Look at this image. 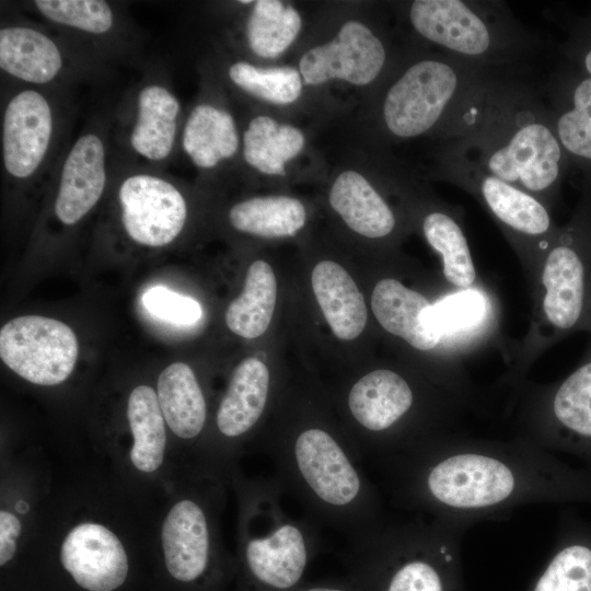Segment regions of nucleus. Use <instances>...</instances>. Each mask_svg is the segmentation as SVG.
I'll use <instances>...</instances> for the list:
<instances>
[{"label":"nucleus","mask_w":591,"mask_h":591,"mask_svg":"<svg viewBox=\"0 0 591 591\" xmlns=\"http://www.w3.org/2000/svg\"><path fill=\"white\" fill-rule=\"evenodd\" d=\"M345 402L354 427L349 439L362 461L373 463L450 432L460 413L472 404L439 384L421 387L389 368L356 380Z\"/></svg>","instance_id":"obj_4"},{"label":"nucleus","mask_w":591,"mask_h":591,"mask_svg":"<svg viewBox=\"0 0 591 591\" xmlns=\"http://www.w3.org/2000/svg\"><path fill=\"white\" fill-rule=\"evenodd\" d=\"M406 18L415 35L438 51L494 74L520 76L543 48L501 1L415 0Z\"/></svg>","instance_id":"obj_8"},{"label":"nucleus","mask_w":591,"mask_h":591,"mask_svg":"<svg viewBox=\"0 0 591 591\" xmlns=\"http://www.w3.org/2000/svg\"><path fill=\"white\" fill-rule=\"evenodd\" d=\"M432 175L466 192L488 212L514 251L530 287L560 229L551 208L442 147L437 152Z\"/></svg>","instance_id":"obj_11"},{"label":"nucleus","mask_w":591,"mask_h":591,"mask_svg":"<svg viewBox=\"0 0 591 591\" xmlns=\"http://www.w3.org/2000/svg\"><path fill=\"white\" fill-rule=\"evenodd\" d=\"M441 147L552 209L565 153L543 91L520 76H493Z\"/></svg>","instance_id":"obj_2"},{"label":"nucleus","mask_w":591,"mask_h":591,"mask_svg":"<svg viewBox=\"0 0 591 591\" xmlns=\"http://www.w3.org/2000/svg\"><path fill=\"white\" fill-rule=\"evenodd\" d=\"M302 28L300 12L279 0L253 1L244 22L248 50L260 58H277L297 39Z\"/></svg>","instance_id":"obj_33"},{"label":"nucleus","mask_w":591,"mask_h":591,"mask_svg":"<svg viewBox=\"0 0 591 591\" xmlns=\"http://www.w3.org/2000/svg\"><path fill=\"white\" fill-rule=\"evenodd\" d=\"M493 76L440 51L416 56L395 71L381 96V129L395 140H447Z\"/></svg>","instance_id":"obj_7"},{"label":"nucleus","mask_w":591,"mask_h":591,"mask_svg":"<svg viewBox=\"0 0 591 591\" xmlns=\"http://www.w3.org/2000/svg\"><path fill=\"white\" fill-rule=\"evenodd\" d=\"M529 288L531 322L501 379L514 393L545 350L571 334L591 332V205L559 229Z\"/></svg>","instance_id":"obj_5"},{"label":"nucleus","mask_w":591,"mask_h":591,"mask_svg":"<svg viewBox=\"0 0 591 591\" xmlns=\"http://www.w3.org/2000/svg\"><path fill=\"white\" fill-rule=\"evenodd\" d=\"M241 152V131L232 112L219 100L199 97L185 114L178 153L201 173L217 172Z\"/></svg>","instance_id":"obj_22"},{"label":"nucleus","mask_w":591,"mask_h":591,"mask_svg":"<svg viewBox=\"0 0 591 591\" xmlns=\"http://www.w3.org/2000/svg\"><path fill=\"white\" fill-rule=\"evenodd\" d=\"M312 289L334 335L357 338L364 329L368 311L362 293L350 275L333 260H321L311 275Z\"/></svg>","instance_id":"obj_27"},{"label":"nucleus","mask_w":591,"mask_h":591,"mask_svg":"<svg viewBox=\"0 0 591 591\" xmlns=\"http://www.w3.org/2000/svg\"><path fill=\"white\" fill-rule=\"evenodd\" d=\"M375 464L395 503L467 529L526 505L591 500V474L520 434L502 441L450 431Z\"/></svg>","instance_id":"obj_1"},{"label":"nucleus","mask_w":591,"mask_h":591,"mask_svg":"<svg viewBox=\"0 0 591 591\" xmlns=\"http://www.w3.org/2000/svg\"><path fill=\"white\" fill-rule=\"evenodd\" d=\"M142 302L151 314L174 324H194L201 317V308L196 300L163 286L150 288L143 294Z\"/></svg>","instance_id":"obj_37"},{"label":"nucleus","mask_w":591,"mask_h":591,"mask_svg":"<svg viewBox=\"0 0 591 591\" xmlns=\"http://www.w3.org/2000/svg\"><path fill=\"white\" fill-rule=\"evenodd\" d=\"M418 225L430 247L441 258L442 275L452 289L465 290L479 285L476 266L465 234L462 210L431 199L417 211Z\"/></svg>","instance_id":"obj_24"},{"label":"nucleus","mask_w":591,"mask_h":591,"mask_svg":"<svg viewBox=\"0 0 591 591\" xmlns=\"http://www.w3.org/2000/svg\"><path fill=\"white\" fill-rule=\"evenodd\" d=\"M526 591H591V540H560Z\"/></svg>","instance_id":"obj_36"},{"label":"nucleus","mask_w":591,"mask_h":591,"mask_svg":"<svg viewBox=\"0 0 591 591\" xmlns=\"http://www.w3.org/2000/svg\"><path fill=\"white\" fill-rule=\"evenodd\" d=\"M276 299L277 281L271 266L255 260L246 271L243 292L225 311L227 326L243 338L262 336L271 322Z\"/></svg>","instance_id":"obj_31"},{"label":"nucleus","mask_w":591,"mask_h":591,"mask_svg":"<svg viewBox=\"0 0 591 591\" xmlns=\"http://www.w3.org/2000/svg\"><path fill=\"white\" fill-rule=\"evenodd\" d=\"M22 524L11 512H0V566L3 568L11 563L16 552V538L20 536Z\"/></svg>","instance_id":"obj_38"},{"label":"nucleus","mask_w":591,"mask_h":591,"mask_svg":"<svg viewBox=\"0 0 591 591\" xmlns=\"http://www.w3.org/2000/svg\"><path fill=\"white\" fill-rule=\"evenodd\" d=\"M328 201L347 227L367 239L392 237L399 227L392 206L358 171L345 170L335 177Z\"/></svg>","instance_id":"obj_26"},{"label":"nucleus","mask_w":591,"mask_h":591,"mask_svg":"<svg viewBox=\"0 0 591 591\" xmlns=\"http://www.w3.org/2000/svg\"><path fill=\"white\" fill-rule=\"evenodd\" d=\"M518 422L523 436L547 451L591 460V339L578 367L563 380L522 385Z\"/></svg>","instance_id":"obj_13"},{"label":"nucleus","mask_w":591,"mask_h":591,"mask_svg":"<svg viewBox=\"0 0 591 591\" xmlns=\"http://www.w3.org/2000/svg\"><path fill=\"white\" fill-rule=\"evenodd\" d=\"M0 70L5 82L37 88H72L108 72L45 24L20 15L1 20Z\"/></svg>","instance_id":"obj_14"},{"label":"nucleus","mask_w":591,"mask_h":591,"mask_svg":"<svg viewBox=\"0 0 591 591\" xmlns=\"http://www.w3.org/2000/svg\"><path fill=\"white\" fill-rule=\"evenodd\" d=\"M267 455L282 491L296 498L316 524L354 542L386 523L364 462L349 438L329 426L313 421L285 425L267 441Z\"/></svg>","instance_id":"obj_3"},{"label":"nucleus","mask_w":591,"mask_h":591,"mask_svg":"<svg viewBox=\"0 0 591 591\" xmlns=\"http://www.w3.org/2000/svg\"><path fill=\"white\" fill-rule=\"evenodd\" d=\"M583 66L590 74L589 77H591V47L588 48L583 55Z\"/></svg>","instance_id":"obj_40"},{"label":"nucleus","mask_w":591,"mask_h":591,"mask_svg":"<svg viewBox=\"0 0 591 591\" xmlns=\"http://www.w3.org/2000/svg\"><path fill=\"white\" fill-rule=\"evenodd\" d=\"M157 395L165 422L173 433L189 440L205 428L207 404L193 369L173 362L159 375Z\"/></svg>","instance_id":"obj_29"},{"label":"nucleus","mask_w":591,"mask_h":591,"mask_svg":"<svg viewBox=\"0 0 591 591\" xmlns=\"http://www.w3.org/2000/svg\"><path fill=\"white\" fill-rule=\"evenodd\" d=\"M127 418L134 438L131 463L141 472L157 471L163 462L166 433L158 395L151 386L139 385L132 390Z\"/></svg>","instance_id":"obj_34"},{"label":"nucleus","mask_w":591,"mask_h":591,"mask_svg":"<svg viewBox=\"0 0 591 591\" xmlns=\"http://www.w3.org/2000/svg\"><path fill=\"white\" fill-rule=\"evenodd\" d=\"M72 88L7 82L1 97V165L5 182L49 181L73 138L77 105Z\"/></svg>","instance_id":"obj_10"},{"label":"nucleus","mask_w":591,"mask_h":591,"mask_svg":"<svg viewBox=\"0 0 591 591\" xmlns=\"http://www.w3.org/2000/svg\"><path fill=\"white\" fill-rule=\"evenodd\" d=\"M224 76L235 90L275 105L294 103L304 84L300 71L293 67H260L245 59L230 61Z\"/></svg>","instance_id":"obj_35"},{"label":"nucleus","mask_w":591,"mask_h":591,"mask_svg":"<svg viewBox=\"0 0 591 591\" xmlns=\"http://www.w3.org/2000/svg\"><path fill=\"white\" fill-rule=\"evenodd\" d=\"M298 591H363L349 576L338 579H326L315 582H304Z\"/></svg>","instance_id":"obj_39"},{"label":"nucleus","mask_w":591,"mask_h":591,"mask_svg":"<svg viewBox=\"0 0 591 591\" xmlns=\"http://www.w3.org/2000/svg\"><path fill=\"white\" fill-rule=\"evenodd\" d=\"M554 130L564 153L591 164V77L565 86L555 80L547 85Z\"/></svg>","instance_id":"obj_28"},{"label":"nucleus","mask_w":591,"mask_h":591,"mask_svg":"<svg viewBox=\"0 0 591 591\" xmlns=\"http://www.w3.org/2000/svg\"><path fill=\"white\" fill-rule=\"evenodd\" d=\"M59 563L65 577L79 591H120L129 581L124 545L99 523L76 525L60 546Z\"/></svg>","instance_id":"obj_20"},{"label":"nucleus","mask_w":591,"mask_h":591,"mask_svg":"<svg viewBox=\"0 0 591 591\" xmlns=\"http://www.w3.org/2000/svg\"><path fill=\"white\" fill-rule=\"evenodd\" d=\"M282 494L275 478L245 488L240 591H298L320 552L318 524L291 517Z\"/></svg>","instance_id":"obj_9"},{"label":"nucleus","mask_w":591,"mask_h":591,"mask_svg":"<svg viewBox=\"0 0 591 591\" xmlns=\"http://www.w3.org/2000/svg\"><path fill=\"white\" fill-rule=\"evenodd\" d=\"M230 225L260 237L292 236L306 220L303 204L289 196H257L234 204L228 212Z\"/></svg>","instance_id":"obj_32"},{"label":"nucleus","mask_w":591,"mask_h":591,"mask_svg":"<svg viewBox=\"0 0 591 591\" xmlns=\"http://www.w3.org/2000/svg\"><path fill=\"white\" fill-rule=\"evenodd\" d=\"M24 9L89 59L109 70L135 57L136 31L120 5L104 0H34Z\"/></svg>","instance_id":"obj_16"},{"label":"nucleus","mask_w":591,"mask_h":591,"mask_svg":"<svg viewBox=\"0 0 591 591\" xmlns=\"http://www.w3.org/2000/svg\"><path fill=\"white\" fill-rule=\"evenodd\" d=\"M428 323L451 352L463 361L466 352L490 338L498 324V312L491 296L479 283L440 296L429 309Z\"/></svg>","instance_id":"obj_23"},{"label":"nucleus","mask_w":591,"mask_h":591,"mask_svg":"<svg viewBox=\"0 0 591 591\" xmlns=\"http://www.w3.org/2000/svg\"><path fill=\"white\" fill-rule=\"evenodd\" d=\"M390 58L383 37L366 23L349 20L329 42L308 49L298 70L306 85L340 80L364 86L383 76Z\"/></svg>","instance_id":"obj_19"},{"label":"nucleus","mask_w":591,"mask_h":591,"mask_svg":"<svg viewBox=\"0 0 591 591\" xmlns=\"http://www.w3.org/2000/svg\"><path fill=\"white\" fill-rule=\"evenodd\" d=\"M466 530L430 518L385 523L350 542L348 576L363 591H465L461 540Z\"/></svg>","instance_id":"obj_6"},{"label":"nucleus","mask_w":591,"mask_h":591,"mask_svg":"<svg viewBox=\"0 0 591 591\" xmlns=\"http://www.w3.org/2000/svg\"><path fill=\"white\" fill-rule=\"evenodd\" d=\"M163 565L182 591H219L225 570L218 559L206 509L182 499L167 512L161 531Z\"/></svg>","instance_id":"obj_18"},{"label":"nucleus","mask_w":591,"mask_h":591,"mask_svg":"<svg viewBox=\"0 0 591 591\" xmlns=\"http://www.w3.org/2000/svg\"><path fill=\"white\" fill-rule=\"evenodd\" d=\"M304 144V134L296 126L257 115L247 121L241 134L240 154L251 169L265 175L281 176Z\"/></svg>","instance_id":"obj_30"},{"label":"nucleus","mask_w":591,"mask_h":591,"mask_svg":"<svg viewBox=\"0 0 591 591\" xmlns=\"http://www.w3.org/2000/svg\"><path fill=\"white\" fill-rule=\"evenodd\" d=\"M432 302L421 292L396 278L379 280L371 294V309L380 326L420 352L439 354L451 371L470 384L463 362L447 347L428 323Z\"/></svg>","instance_id":"obj_21"},{"label":"nucleus","mask_w":591,"mask_h":591,"mask_svg":"<svg viewBox=\"0 0 591 591\" xmlns=\"http://www.w3.org/2000/svg\"><path fill=\"white\" fill-rule=\"evenodd\" d=\"M78 340L65 323L42 315H23L0 331V357L13 372L38 385L66 381L78 358Z\"/></svg>","instance_id":"obj_17"},{"label":"nucleus","mask_w":591,"mask_h":591,"mask_svg":"<svg viewBox=\"0 0 591 591\" xmlns=\"http://www.w3.org/2000/svg\"><path fill=\"white\" fill-rule=\"evenodd\" d=\"M184 117L166 73L148 70L112 109L115 163L166 171L178 154Z\"/></svg>","instance_id":"obj_12"},{"label":"nucleus","mask_w":591,"mask_h":591,"mask_svg":"<svg viewBox=\"0 0 591 591\" xmlns=\"http://www.w3.org/2000/svg\"><path fill=\"white\" fill-rule=\"evenodd\" d=\"M165 172L115 163L111 189L117 222L124 235L136 245L167 246L187 224V197L181 184Z\"/></svg>","instance_id":"obj_15"},{"label":"nucleus","mask_w":591,"mask_h":591,"mask_svg":"<svg viewBox=\"0 0 591 591\" xmlns=\"http://www.w3.org/2000/svg\"><path fill=\"white\" fill-rule=\"evenodd\" d=\"M270 384V372L262 360L248 357L236 366L216 414L223 439H242L259 424L268 408Z\"/></svg>","instance_id":"obj_25"}]
</instances>
